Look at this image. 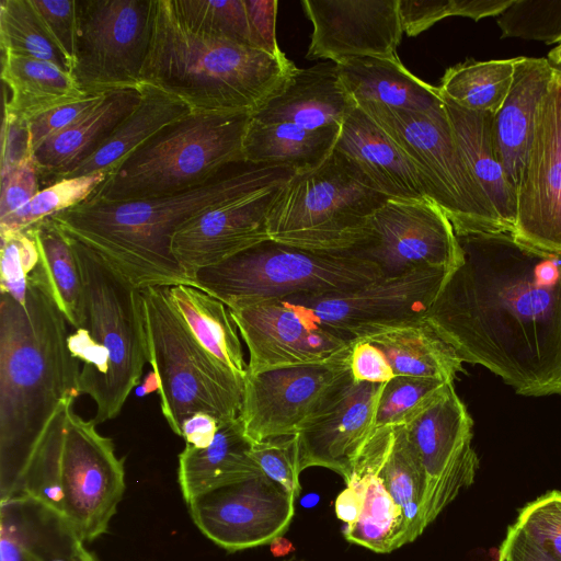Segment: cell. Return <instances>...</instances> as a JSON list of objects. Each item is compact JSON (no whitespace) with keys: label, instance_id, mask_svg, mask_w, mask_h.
Returning <instances> with one entry per match:
<instances>
[{"label":"cell","instance_id":"obj_36","mask_svg":"<svg viewBox=\"0 0 561 561\" xmlns=\"http://www.w3.org/2000/svg\"><path fill=\"white\" fill-rule=\"evenodd\" d=\"M28 229L39 251L38 263L28 278L46 290L76 329L82 321L83 284L69 238L49 218Z\"/></svg>","mask_w":561,"mask_h":561},{"label":"cell","instance_id":"obj_3","mask_svg":"<svg viewBox=\"0 0 561 561\" xmlns=\"http://www.w3.org/2000/svg\"><path fill=\"white\" fill-rule=\"evenodd\" d=\"M295 173L284 167L240 160L206 182L172 195L119 203L89 197L49 219L140 289L194 286L172 253L175 232L211 207Z\"/></svg>","mask_w":561,"mask_h":561},{"label":"cell","instance_id":"obj_43","mask_svg":"<svg viewBox=\"0 0 561 561\" xmlns=\"http://www.w3.org/2000/svg\"><path fill=\"white\" fill-rule=\"evenodd\" d=\"M450 382L396 376L385 382L378 399L375 427L405 426Z\"/></svg>","mask_w":561,"mask_h":561},{"label":"cell","instance_id":"obj_28","mask_svg":"<svg viewBox=\"0 0 561 561\" xmlns=\"http://www.w3.org/2000/svg\"><path fill=\"white\" fill-rule=\"evenodd\" d=\"M253 443L240 417L219 424L214 440L205 448L185 445L179 455V483L188 505L198 496L261 474L251 456Z\"/></svg>","mask_w":561,"mask_h":561},{"label":"cell","instance_id":"obj_42","mask_svg":"<svg viewBox=\"0 0 561 561\" xmlns=\"http://www.w3.org/2000/svg\"><path fill=\"white\" fill-rule=\"evenodd\" d=\"M191 28L261 49L252 31L244 0H171Z\"/></svg>","mask_w":561,"mask_h":561},{"label":"cell","instance_id":"obj_38","mask_svg":"<svg viewBox=\"0 0 561 561\" xmlns=\"http://www.w3.org/2000/svg\"><path fill=\"white\" fill-rule=\"evenodd\" d=\"M380 473L403 514L405 543H410L425 529L422 516L425 477L403 426L394 427L392 444Z\"/></svg>","mask_w":561,"mask_h":561},{"label":"cell","instance_id":"obj_29","mask_svg":"<svg viewBox=\"0 0 561 561\" xmlns=\"http://www.w3.org/2000/svg\"><path fill=\"white\" fill-rule=\"evenodd\" d=\"M336 65L356 104L374 103L422 114L445 108L438 88L412 75L399 57H356Z\"/></svg>","mask_w":561,"mask_h":561},{"label":"cell","instance_id":"obj_46","mask_svg":"<svg viewBox=\"0 0 561 561\" xmlns=\"http://www.w3.org/2000/svg\"><path fill=\"white\" fill-rule=\"evenodd\" d=\"M514 525L553 561H561V491H549L526 504Z\"/></svg>","mask_w":561,"mask_h":561},{"label":"cell","instance_id":"obj_22","mask_svg":"<svg viewBox=\"0 0 561 561\" xmlns=\"http://www.w3.org/2000/svg\"><path fill=\"white\" fill-rule=\"evenodd\" d=\"M383 383L353 378L339 394L296 434L299 470L322 467L348 481L354 463L375 432V416Z\"/></svg>","mask_w":561,"mask_h":561},{"label":"cell","instance_id":"obj_9","mask_svg":"<svg viewBox=\"0 0 561 561\" xmlns=\"http://www.w3.org/2000/svg\"><path fill=\"white\" fill-rule=\"evenodd\" d=\"M381 277L379 268L350 253H330L265 240L197 271L194 286L228 309L298 295L342 291Z\"/></svg>","mask_w":561,"mask_h":561},{"label":"cell","instance_id":"obj_21","mask_svg":"<svg viewBox=\"0 0 561 561\" xmlns=\"http://www.w3.org/2000/svg\"><path fill=\"white\" fill-rule=\"evenodd\" d=\"M312 33L306 58H397L403 28L399 0H304Z\"/></svg>","mask_w":561,"mask_h":561},{"label":"cell","instance_id":"obj_56","mask_svg":"<svg viewBox=\"0 0 561 561\" xmlns=\"http://www.w3.org/2000/svg\"><path fill=\"white\" fill-rule=\"evenodd\" d=\"M218 427L219 422L213 415L197 412L183 422L181 437L185 439V445L205 448L214 440Z\"/></svg>","mask_w":561,"mask_h":561},{"label":"cell","instance_id":"obj_44","mask_svg":"<svg viewBox=\"0 0 561 561\" xmlns=\"http://www.w3.org/2000/svg\"><path fill=\"white\" fill-rule=\"evenodd\" d=\"M514 0H399L403 32L416 36L447 16H499Z\"/></svg>","mask_w":561,"mask_h":561},{"label":"cell","instance_id":"obj_51","mask_svg":"<svg viewBox=\"0 0 561 561\" xmlns=\"http://www.w3.org/2000/svg\"><path fill=\"white\" fill-rule=\"evenodd\" d=\"M41 173L31 152L0 180V218L28 203L41 191Z\"/></svg>","mask_w":561,"mask_h":561},{"label":"cell","instance_id":"obj_11","mask_svg":"<svg viewBox=\"0 0 561 561\" xmlns=\"http://www.w3.org/2000/svg\"><path fill=\"white\" fill-rule=\"evenodd\" d=\"M151 11L152 0H77L71 75L83 92L141 87Z\"/></svg>","mask_w":561,"mask_h":561},{"label":"cell","instance_id":"obj_18","mask_svg":"<svg viewBox=\"0 0 561 561\" xmlns=\"http://www.w3.org/2000/svg\"><path fill=\"white\" fill-rule=\"evenodd\" d=\"M296 497L261 473L205 493L187 507L196 527L234 552L271 543L289 527Z\"/></svg>","mask_w":561,"mask_h":561},{"label":"cell","instance_id":"obj_27","mask_svg":"<svg viewBox=\"0 0 561 561\" xmlns=\"http://www.w3.org/2000/svg\"><path fill=\"white\" fill-rule=\"evenodd\" d=\"M140 101V88L107 92L81 119L47 139L33 152L41 181L53 184L90 157Z\"/></svg>","mask_w":561,"mask_h":561},{"label":"cell","instance_id":"obj_24","mask_svg":"<svg viewBox=\"0 0 561 561\" xmlns=\"http://www.w3.org/2000/svg\"><path fill=\"white\" fill-rule=\"evenodd\" d=\"M356 106L341 79L337 65L323 61L308 68H296L251 116L260 123H288L316 130L341 126Z\"/></svg>","mask_w":561,"mask_h":561},{"label":"cell","instance_id":"obj_39","mask_svg":"<svg viewBox=\"0 0 561 561\" xmlns=\"http://www.w3.org/2000/svg\"><path fill=\"white\" fill-rule=\"evenodd\" d=\"M23 528V561H96L68 524L41 503L18 496Z\"/></svg>","mask_w":561,"mask_h":561},{"label":"cell","instance_id":"obj_30","mask_svg":"<svg viewBox=\"0 0 561 561\" xmlns=\"http://www.w3.org/2000/svg\"><path fill=\"white\" fill-rule=\"evenodd\" d=\"M1 79L3 117L24 124L89 95L69 71L45 60L10 53L2 54Z\"/></svg>","mask_w":561,"mask_h":561},{"label":"cell","instance_id":"obj_59","mask_svg":"<svg viewBox=\"0 0 561 561\" xmlns=\"http://www.w3.org/2000/svg\"><path fill=\"white\" fill-rule=\"evenodd\" d=\"M547 59L556 70L561 72V42L549 51Z\"/></svg>","mask_w":561,"mask_h":561},{"label":"cell","instance_id":"obj_12","mask_svg":"<svg viewBox=\"0 0 561 561\" xmlns=\"http://www.w3.org/2000/svg\"><path fill=\"white\" fill-rule=\"evenodd\" d=\"M449 272L421 267L357 288L284 299L351 342L424 319Z\"/></svg>","mask_w":561,"mask_h":561},{"label":"cell","instance_id":"obj_49","mask_svg":"<svg viewBox=\"0 0 561 561\" xmlns=\"http://www.w3.org/2000/svg\"><path fill=\"white\" fill-rule=\"evenodd\" d=\"M30 3L71 72L76 53L77 0H30Z\"/></svg>","mask_w":561,"mask_h":561},{"label":"cell","instance_id":"obj_13","mask_svg":"<svg viewBox=\"0 0 561 561\" xmlns=\"http://www.w3.org/2000/svg\"><path fill=\"white\" fill-rule=\"evenodd\" d=\"M95 425L69 404L58 473L61 518L83 542L107 531L125 491L123 460Z\"/></svg>","mask_w":561,"mask_h":561},{"label":"cell","instance_id":"obj_31","mask_svg":"<svg viewBox=\"0 0 561 561\" xmlns=\"http://www.w3.org/2000/svg\"><path fill=\"white\" fill-rule=\"evenodd\" d=\"M444 102L456 140L473 176L486 194L503 225L513 234L517 214V197L508 181L495 141L494 115L461 108L446 99Z\"/></svg>","mask_w":561,"mask_h":561},{"label":"cell","instance_id":"obj_41","mask_svg":"<svg viewBox=\"0 0 561 561\" xmlns=\"http://www.w3.org/2000/svg\"><path fill=\"white\" fill-rule=\"evenodd\" d=\"M0 47L2 54L45 60L70 72L62 54L38 22L30 0H0Z\"/></svg>","mask_w":561,"mask_h":561},{"label":"cell","instance_id":"obj_19","mask_svg":"<svg viewBox=\"0 0 561 561\" xmlns=\"http://www.w3.org/2000/svg\"><path fill=\"white\" fill-rule=\"evenodd\" d=\"M229 311L249 351L248 374L321 363L355 343L280 299Z\"/></svg>","mask_w":561,"mask_h":561},{"label":"cell","instance_id":"obj_4","mask_svg":"<svg viewBox=\"0 0 561 561\" xmlns=\"http://www.w3.org/2000/svg\"><path fill=\"white\" fill-rule=\"evenodd\" d=\"M297 67L283 53L188 27L171 0H152L141 84L184 102L192 112H254Z\"/></svg>","mask_w":561,"mask_h":561},{"label":"cell","instance_id":"obj_57","mask_svg":"<svg viewBox=\"0 0 561 561\" xmlns=\"http://www.w3.org/2000/svg\"><path fill=\"white\" fill-rule=\"evenodd\" d=\"M360 508L362 503L359 495L351 485H346L334 502L335 515L344 523L345 527H350L357 522Z\"/></svg>","mask_w":561,"mask_h":561},{"label":"cell","instance_id":"obj_55","mask_svg":"<svg viewBox=\"0 0 561 561\" xmlns=\"http://www.w3.org/2000/svg\"><path fill=\"white\" fill-rule=\"evenodd\" d=\"M497 561H553L513 524L499 549Z\"/></svg>","mask_w":561,"mask_h":561},{"label":"cell","instance_id":"obj_45","mask_svg":"<svg viewBox=\"0 0 561 561\" xmlns=\"http://www.w3.org/2000/svg\"><path fill=\"white\" fill-rule=\"evenodd\" d=\"M496 23L502 37L561 42V0H514Z\"/></svg>","mask_w":561,"mask_h":561},{"label":"cell","instance_id":"obj_10","mask_svg":"<svg viewBox=\"0 0 561 561\" xmlns=\"http://www.w3.org/2000/svg\"><path fill=\"white\" fill-rule=\"evenodd\" d=\"M356 105L413 163L428 197L446 213L456 234L510 233L473 176L446 107L422 114L374 103Z\"/></svg>","mask_w":561,"mask_h":561},{"label":"cell","instance_id":"obj_47","mask_svg":"<svg viewBox=\"0 0 561 561\" xmlns=\"http://www.w3.org/2000/svg\"><path fill=\"white\" fill-rule=\"evenodd\" d=\"M0 293L24 305L28 277L39 260L36 240L30 229L1 233Z\"/></svg>","mask_w":561,"mask_h":561},{"label":"cell","instance_id":"obj_16","mask_svg":"<svg viewBox=\"0 0 561 561\" xmlns=\"http://www.w3.org/2000/svg\"><path fill=\"white\" fill-rule=\"evenodd\" d=\"M425 477V528L474 482L480 459L472 447L473 421L454 382L403 426Z\"/></svg>","mask_w":561,"mask_h":561},{"label":"cell","instance_id":"obj_60","mask_svg":"<svg viewBox=\"0 0 561 561\" xmlns=\"http://www.w3.org/2000/svg\"><path fill=\"white\" fill-rule=\"evenodd\" d=\"M285 561H302V560H297L295 557H291V558H289V559H287Z\"/></svg>","mask_w":561,"mask_h":561},{"label":"cell","instance_id":"obj_23","mask_svg":"<svg viewBox=\"0 0 561 561\" xmlns=\"http://www.w3.org/2000/svg\"><path fill=\"white\" fill-rule=\"evenodd\" d=\"M394 427L376 428L359 456L346 485L359 495L362 508L357 522L343 527L344 538L377 553H389L405 545L404 520L381 477Z\"/></svg>","mask_w":561,"mask_h":561},{"label":"cell","instance_id":"obj_58","mask_svg":"<svg viewBox=\"0 0 561 561\" xmlns=\"http://www.w3.org/2000/svg\"><path fill=\"white\" fill-rule=\"evenodd\" d=\"M294 550V545L283 536L274 538L271 542V551L275 557L286 556Z\"/></svg>","mask_w":561,"mask_h":561},{"label":"cell","instance_id":"obj_54","mask_svg":"<svg viewBox=\"0 0 561 561\" xmlns=\"http://www.w3.org/2000/svg\"><path fill=\"white\" fill-rule=\"evenodd\" d=\"M0 180L4 179L32 151L28 124L3 117L1 130Z\"/></svg>","mask_w":561,"mask_h":561},{"label":"cell","instance_id":"obj_7","mask_svg":"<svg viewBox=\"0 0 561 561\" xmlns=\"http://www.w3.org/2000/svg\"><path fill=\"white\" fill-rule=\"evenodd\" d=\"M387 199L334 149L321 165L295 173L284 185L268 215V237L305 250L344 253L359 242Z\"/></svg>","mask_w":561,"mask_h":561},{"label":"cell","instance_id":"obj_26","mask_svg":"<svg viewBox=\"0 0 561 561\" xmlns=\"http://www.w3.org/2000/svg\"><path fill=\"white\" fill-rule=\"evenodd\" d=\"M556 71L547 58L517 57L511 89L493 117L495 141L515 193L524 171L538 106Z\"/></svg>","mask_w":561,"mask_h":561},{"label":"cell","instance_id":"obj_25","mask_svg":"<svg viewBox=\"0 0 561 561\" xmlns=\"http://www.w3.org/2000/svg\"><path fill=\"white\" fill-rule=\"evenodd\" d=\"M334 149L351 159L388 198H430L413 163L360 107L344 118Z\"/></svg>","mask_w":561,"mask_h":561},{"label":"cell","instance_id":"obj_5","mask_svg":"<svg viewBox=\"0 0 561 561\" xmlns=\"http://www.w3.org/2000/svg\"><path fill=\"white\" fill-rule=\"evenodd\" d=\"M67 237L83 284L82 321L68 335V347L80 366L79 393L94 401L98 425L119 414L149 362L144 299L118 270Z\"/></svg>","mask_w":561,"mask_h":561},{"label":"cell","instance_id":"obj_1","mask_svg":"<svg viewBox=\"0 0 561 561\" xmlns=\"http://www.w3.org/2000/svg\"><path fill=\"white\" fill-rule=\"evenodd\" d=\"M456 236L461 261L424 320L517 394H561V252L511 233Z\"/></svg>","mask_w":561,"mask_h":561},{"label":"cell","instance_id":"obj_50","mask_svg":"<svg viewBox=\"0 0 561 561\" xmlns=\"http://www.w3.org/2000/svg\"><path fill=\"white\" fill-rule=\"evenodd\" d=\"M106 93L89 94L79 101L56 107L33 119L28 124L32 151L34 152L47 139L81 119L104 99Z\"/></svg>","mask_w":561,"mask_h":561},{"label":"cell","instance_id":"obj_8","mask_svg":"<svg viewBox=\"0 0 561 561\" xmlns=\"http://www.w3.org/2000/svg\"><path fill=\"white\" fill-rule=\"evenodd\" d=\"M149 364L159 383L161 412L181 436L197 412L219 424L239 416L244 379L217 362L193 336L172 306L165 287L141 289Z\"/></svg>","mask_w":561,"mask_h":561},{"label":"cell","instance_id":"obj_6","mask_svg":"<svg viewBox=\"0 0 561 561\" xmlns=\"http://www.w3.org/2000/svg\"><path fill=\"white\" fill-rule=\"evenodd\" d=\"M251 112H190L118 164L90 197L129 202L197 186L243 159Z\"/></svg>","mask_w":561,"mask_h":561},{"label":"cell","instance_id":"obj_32","mask_svg":"<svg viewBox=\"0 0 561 561\" xmlns=\"http://www.w3.org/2000/svg\"><path fill=\"white\" fill-rule=\"evenodd\" d=\"M140 91L141 101L137 108L118 125L98 150L62 179L95 172L110 174L159 130L192 112L184 102L157 88L141 84Z\"/></svg>","mask_w":561,"mask_h":561},{"label":"cell","instance_id":"obj_33","mask_svg":"<svg viewBox=\"0 0 561 561\" xmlns=\"http://www.w3.org/2000/svg\"><path fill=\"white\" fill-rule=\"evenodd\" d=\"M341 126L308 130L288 123L252 119L243 139V159L288 168L296 173L321 165L333 152Z\"/></svg>","mask_w":561,"mask_h":561},{"label":"cell","instance_id":"obj_20","mask_svg":"<svg viewBox=\"0 0 561 561\" xmlns=\"http://www.w3.org/2000/svg\"><path fill=\"white\" fill-rule=\"evenodd\" d=\"M291 176L211 207L176 231L171 250L187 276L268 240L270 211Z\"/></svg>","mask_w":561,"mask_h":561},{"label":"cell","instance_id":"obj_17","mask_svg":"<svg viewBox=\"0 0 561 561\" xmlns=\"http://www.w3.org/2000/svg\"><path fill=\"white\" fill-rule=\"evenodd\" d=\"M513 237L530 247L561 252V72L539 103L517 188Z\"/></svg>","mask_w":561,"mask_h":561},{"label":"cell","instance_id":"obj_2","mask_svg":"<svg viewBox=\"0 0 561 561\" xmlns=\"http://www.w3.org/2000/svg\"><path fill=\"white\" fill-rule=\"evenodd\" d=\"M66 322L30 278L24 305L0 293V502L15 496L49 423L80 396Z\"/></svg>","mask_w":561,"mask_h":561},{"label":"cell","instance_id":"obj_14","mask_svg":"<svg viewBox=\"0 0 561 561\" xmlns=\"http://www.w3.org/2000/svg\"><path fill=\"white\" fill-rule=\"evenodd\" d=\"M352 346L321 363L247 373L239 417L248 438L296 435L352 379Z\"/></svg>","mask_w":561,"mask_h":561},{"label":"cell","instance_id":"obj_34","mask_svg":"<svg viewBox=\"0 0 561 561\" xmlns=\"http://www.w3.org/2000/svg\"><path fill=\"white\" fill-rule=\"evenodd\" d=\"M379 347L396 376L454 382L463 362L431 324L422 319L365 339Z\"/></svg>","mask_w":561,"mask_h":561},{"label":"cell","instance_id":"obj_53","mask_svg":"<svg viewBox=\"0 0 561 561\" xmlns=\"http://www.w3.org/2000/svg\"><path fill=\"white\" fill-rule=\"evenodd\" d=\"M252 31L262 50L280 55L276 39L277 0H244Z\"/></svg>","mask_w":561,"mask_h":561},{"label":"cell","instance_id":"obj_48","mask_svg":"<svg viewBox=\"0 0 561 561\" xmlns=\"http://www.w3.org/2000/svg\"><path fill=\"white\" fill-rule=\"evenodd\" d=\"M251 456L263 474L297 499L301 472L296 435L253 443Z\"/></svg>","mask_w":561,"mask_h":561},{"label":"cell","instance_id":"obj_15","mask_svg":"<svg viewBox=\"0 0 561 561\" xmlns=\"http://www.w3.org/2000/svg\"><path fill=\"white\" fill-rule=\"evenodd\" d=\"M346 253L375 264L381 277L421 267L450 273L461 261L449 218L430 198L387 199L370 217L359 242Z\"/></svg>","mask_w":561,"mask_h":561},{"label":"cell","instance_id":"obj_37","mask_svg":"<svg viewBox=\"0 0 561 561\" xmlns=\"http://www.w3.org/2000/svg\"><path fill=\"white\" fill-rule=\"evenodd\" d=\"M516 58L468 59L446 69L437 87L442 96L473 112L495 115L511 89Z\"/></svg>","mask_w":561,"mask_h":561},{"label":"cell","instance_id":"obj_35","mask_svg":"<svg viewBox=\"0 0 561 561\" xmlns=\"http://www.w3.org/2000/svg\"><path fill=\"white\" fill-rule=\"evenodd\" d=\"M167 295L196 341L221 365L244 379L248 364L229 309L195 286L165 287Z\"/></svg>","mask_w":561,"mask_h":561},{"label":"cell","instance_id":"obj_52","mask_svg":"<svg viewBox=\"0 0 561 561\" xmlns=\"http://www.w3.org/2000/svg\"><path fill=\"white\" fill-rule=\"evenodd\" d=\"M350 370L357 382L385 383L396 377L382 351L367 340L353 344Z\"/></svg>","mask_w":561,"mask_h":561},{"label":"cell","instance_id":"obj_40","mask_svg":"<svg viewBox=\"0 0 561 561\" xmlns=\"http://www.w3.org/2000/svg\"><path fill=\"white\" fill-rule=\"evenodd\" d=\"M108 172L66 178L42 188L28 203L0 218V234L24 231L61 211L72 208L94 194Z\"/></svg>","mask_w":561,"mask_h":561}]
</instances>
